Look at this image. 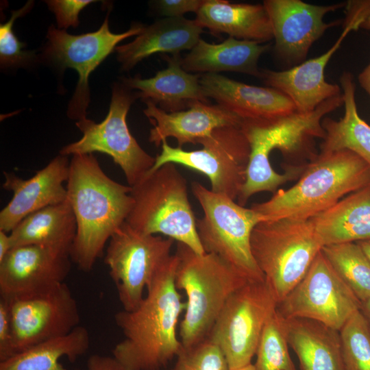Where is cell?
Segmentation results:
<instances>
[{
    "instance_id": "obj_1",
    "label": "cell",
    "mask_w": 370,
    "mask_h": 370,
    "mask_svg": "<svg viewBox=\"0 0 370 370\" xmlns=\"http://www.w3.org/2000/svg\"><path fill=\"white\" fill-rule=\"evenodd\" d=\"M177 264V255H171L156 272L138 307L116 313L123 339L112 355L123 370H161L183 349L177 327L186 301L175 286Z\"/></svg>"
},
{
    "instance_id": "obj_2",
    "label": "cell",
    "mask_w": 370,
    "mask_h": 370,
    "mask_svg": "<svg viewBox=\"0 0 370 370\" xmlns=\"http://www.w3.org/2000/svg\"><path fill=\"white\" fill-rule=\"evenodd\" d=\"M66 188L77 224L71 258L79 270L89 272L127 220L134 203L132 186L108 177L88 153L72 156Z\"/></svg>"
},
{
    "instance_id": "obj_3",
    "label": "cell",
    "mask_w": 370,
    "mask_h": 370,
    "mask_svg": "<svg viewBox=\"0 0 370 370\" xmlns=\"http://www.w3.org/2000/svg\"><path fill=\"white\" fill-rule=\"evenodd\" d=\"M343 94L323 102L308 112L292 114L266 120H243L242 127L248 140L250 154L246 180L239 199L247 203L254 194L268 191L275 193L280 186L296 179L295 173L286 169L278 173L270 164L269 155L279 149L288 165L305 164L318 153L315 139H323L324 116L343 105Z\"/></svg>"
},
{
    "instance_id": "obj_4",
    "label": "cell",
    "mask_w": 370,
    "mask_h": 370,
    "mask_svg": "<svg viewBox=\"0 0 370 370\" xmlns=\"http://www.w3.org/2000/svg\"><path fill=\"white\" fill-rule=\"evenodd\" d=\"M369 184L370 165L356 153L348 150L318 153L294 186L278 190L271 199L251 208L268 220H308Z\"/></svg>"
},
{
    "instance_id": "obj_5",
    "label": "cell",
    "mask_w": 370,
    "mask_h": 370,
    "mask_svg": "<svg viewBox=\"0 0 370 370\" xmlns=\"http://www.w3.org/2000/svg\"><path fill=\"white\" fill-rule=\"evenodd\" d=\"M175 254V286L187 297L179 334L183 347L189 348L208 338L229 297L249 280L214 254H199L177 243Z\"/></svg>"
},
{
    "instance_id": "obj_6",
    "label": "cell",
    "mask_w": 370,
    "mask_h": 370,
    "mask_svg": "<svg viewBox=\"0 0 370 370\" xmlns=\"http://www.w3.org/2000/svg\"><path fill=\"white\" fill-rule=\"evenodd\" d=\"M134 203L126 222L145 234H161L183 243L195 252L205 251L200 242L187 193L186 179L174 163L148 172L132 186Z\"/></svg>"
},
{
    "instance_id": "obj_7",
    "label": "cell",
    "mask_w": 370,
    "mask_h": 370,
    "mask_svg": "<svg viewBox=\"0 0 370 370\" xmlns=\"http://www.w3.org/2000/svg\"><path fill=\"white\" fill-rule=\"evenodd\" d=\"M323 247L309 220L262 221L251 236L254 258L278 304L304 277Z\"/></svg>"
},
{
    "instance_id": "obj_8",
    "label": "cell",
    "mask_w": 370,
    "mask_h": 370,
    "mask_svg": "<svg viewBox=\"0 0 370 370\" xmlns=\"http://www.w3.org/2000/svg\"><path fill=\"white\" fill-rule=\"evenodd\" d=\"M191 189L204 211L196 223L205 252L220 256L249 281H265L251 252V236L258 223L268 219L197 182Z\"/></svg>"
},
{
    "instance_id": "obj_9",
    "label": "cell",
    "mask_w": 370,
    "mask_h": 370,
    "mask_svg": "<svg viewBox=\"0 0 370 370\" xmlns=\"http://www.w3.org/2000/svg\"><path fill=\"white\" fill-rule=\"evenodd\" d=\"M124 84L112 87L108 113L101 123L87 118L76 122L82 133L77 141L63 147L60 154L69 156L100 152L110 156L124 173L127 184L133 186L153 167L156 158L138 143L128 128L126 117L137 98Z\"/></svg>"
},
{
    "instance_id": "obj_10",
    "label": "cell",
    "mask_w": 370,
    "mask_h": 370,
    "mask_svg": "<svg viewBox=\"0 0 370 370\" xmlns=\"http://www.w3.org/2000/svg\"><path fill=\"white\" fill-rule=\"evenodd\" d=\"M277 306L265 281H249L229 297L207 338L220 349L229 370L251 363Z\"/></svg>"
},
{
    "instance_id": "obj_11",
    "label": "cell",
    "mask_w": 370,
    "mask_h": 370,
    "mask_svg": "<svg viewBox=\"0 0 370 370\" xmlns=\"http://www.w3.org/2000/svg\"><path fill=\"white\" fill-rule=\"evenodd\" d=\"M198 143L202 145L201 149L185 151L163 141L162 151L148 172L166 163L180 164L206 175L212 192L237 199L246 180L250 154L242 123L217 128Z\"/></svg>"
},
{
    "instance_id": "obj_12",
    "label": "cell",
    "mask_w": 370,
    "mask_h": 370,
    "mask_svg": "<svg viewBox=\"0 0 370 370\" xmlns=\"http://www.w3.org/2000/svg\"><path fill=\"white\" fill-rule=\"evenodd\" d=\"M174 240L145 234L126 221L112 234L106 248L104 262L114 282L123 310L138 307L144 289L170 258Z\"/></svg>"
},
{
    "instance_id": "obj_13",
    "label": "cell",
    "mask_w": 370,
    "mask_h": 370,
    "mask_svg": "<svg viewBox=\"0 0 370 370\" xmlns=\"http://www.w3.org/2000/svg\"><path fill=\"white\" fill-rule=\"evenodd\" d=\"M144 27L145 25L138 23L132 25L123 33H112L109 28L108 15L99 29L93 32L72 35L65 29L56 28L53 25L49 27L43 59L62 70L73 69L79 75L68 106L69 118L77 121L86 119L90 101L89 75L116 49L119 42L137 36Z\"/></svg>"
},
{
    "instance_id": "obj_14",
    "label": "cell",
    "mask_w": 370,
    "mask_h": 370,
    "mask_svg": "<svg viewBox=\"0 0 370 370\" xmlns=\"http://www.w3.org/2000/svg\"><path fill=\"white\" fill-rule=\"evenodd\" d=\"M360 308V301L321 250L304 277L277 306V311L284 319H308L338 331Z\"/></svg>"
},
{
    "instance_id": "obj_15",
    "label": "cell",
    "mask_w": 370,
    "mask_h": 370,
    "mask_svg": "<svg viewBox=\"0 0 370 370\" xmlns=\"http://www.w3.org/2000/svg\"><path fill=\"white\" fill-rule=\"evenodd\" d=\"M3 298L8 303L15 354L79 325L77 304L65 282L42 292Z\"/></svg>"
},
{
    "instance_id": "obj_16",
    "label": "cell",
    "mask_w": 370,
    "mask_h": 370,
    "mask_svg": "<svg viewBox=\"0 0 370 370\" xmlns=\"http://www.w3.org/2000/svg\"><path fill=\"white\" fill-rule=\"evenodd\" d=\"M346 8L344 29L334 44L324 53L288 70L261 71L260 77L264 82L286 95L297 112L312 111L328 99L342 95L338 85L325 81V69L348 34L360 28L370 13V5L367 1H349Z\"/></svg>"
},
{
    "instance_id": "obj_17",
    "label": "cell",
    "mask_w": 370,
    "mask_h": 370,
    "mask_svg": "<svg viewBox=\"0 0 370 370\" xmlns=\"http://www.w3.org/2000/svg\"><path fill=\"white\" fill-rule=\"evenodd\" d=\"M262 4L270 18L275 51L291 63L303 61L312 45L328 29L340 23V21L327 23L323 18L345 5H317L301 0H265Z\"/></svg>"
},
{
    "instance_id": "obj_18",
    "label": "cell",
    "mask_w": 370,
    "mask_h": 370,
    "mask_svg": "<svg viewBox=\"0 0 370 370\" xmlns=\"http://www.w3.org/2000/svg\"><path fill=\"white\" fill-rule=\"evenodd\" d=\"M71 256L35 245L12 248L0 261V295L9 298L45 291L64 282Z\"/></svg>"
},
{
    "instance_id": "obj_19",
    "label": "cell",
    "mask_w": 370,
    "mask_h": 370,
    "mask_svg": "<svg viewBox=\"0 0 370 370\" xmlns=\"http://www.w3.org/2000/svg\"><path fill=\"white\" fill-rule=\"evenodd\" d=\"M69 166L68 156L59 153L28 179L4 171L2 187L12 192L13 196L0 212V231L11 232L29 214L66 201L67 191L64 183L69 178Z\"/></svg>"
},
{
    "instance_id": "obj_20",
    "label": "cell",
    "mask_w": 370,
    "mask_h": 370,
    "mask_svg": "<svg viewBox=\"0 0 370 370\" xmlns=\"http://www.w3.org/2000/svg\"><path fill=\"white\" fill-rule=\"evenodd\" d=\"M143 110L153 127L150 130L149 140L159 147L169 137L175 138L177 147L198 142L209 136L217 128L238 125L243 120L224 107L197 101L184 110L167 112L151 101H145Z\"/></svg>"
},
{
    "instance_id": "obj_21",
    "label": "cell",
    "mask_w": 370,
    "mask_h": 370,
    "mask_svg": "<svg viewBox=\"0 0 370 370\" xmlns=\"http://www.w3.org/2000/svg\"><path fill=\"white\" fill-rule=\"evenodd\" d=\"M208 98L236 114L242 120H266L297 111L284 93L271 87L249 85L218 73L200 75Z\"/></svg>"
},
{
    "instance_id": "obj_22",
    "label": "cell",
    "mask_w": 370,
    "mask_h": 370,
    "mask_svg": "<svg viewBox=\"0 0 370 370\" xmlns=\"http://www.w3.org/2000/svg\"><path fill=\"white\" fill-rule=\"evenodd\" d=\"M180 55L167 58L168 66L151 78L140 77L123 78V84L137 89V98L151 101L167 112H173L189 108L194 103H209L208 98L200 84V75L186 71Z\"/></svg>"
},
{
    "instance_id": "obj_23",
    "label": "cell",
    "mask_w": 370,
    "mask_h": 370,
    "mask_svg": "<svg viewBox=\"0 0 370 370\" xmlns=\"http://www.w3.org/2000/svg\"><path fill=\"white\" fill-rule=\"evenodd\" d=\"M203 29L195 20L184 17H166L156 21L145 26L133 41L117 46V60L123 71H129L154 53L178 55L183 50L194 47Z\"/></svg>"
},
{
    "instance_id": "obj_24",
    "label": "cell",
    "mask_w": 370,
    "mask_h": 370,
    "mask_svg": "<svg viewBox=\"0 0 370 370\" xmlns=\"http://www.w3.org/2000/svg\"><path fill=\"white\" fill-rule=\"evenodd\" d=\"M195 20L214 34L225 33L236 39L261 43L273 38L270 18L263 4L204 0Z\"/></svg>"
},
{
    "instance_id": "obj_25",
    "label": "cell",
    "mask_w": 370,
    "mask_h": 370,
    "mask_svg": "<svg viewBox=\"0 0 370 370\" xmlns=\"http://www.w3.org/2000/svg\"><path fill=\"white\" fill-rule=\"evenodd\" d=\"M270 45L229 37L219 44L200 38L190 51L182 58L183 69L190 73H217L238 72L261 77L258 61Z\"/></svg>"
},
{
    "instance_id": "obj_26",
    "label": "cell",
    "mask_w": 370,
    "mask_h": 370,
    "mask_svg": "<svg viewBox=\"0 0 370 370\" xmlns=\"http://www.w3.org/2000/svg\"><path fill=\"white\" fill-rule=\"evenodd\" d=\"M283 319L299 370H344L339 331L308 319Z\"/></svg>"
},
{
    "instance_id": "obj_27",
    "label": "cell",
    "mask_w": 370,
    "mask_h": 370,
    "mask_svg": "<svg viewBox=\"0 0 370 370\" xmlns=\"http://www.w3.org/2000/svg\"><path fill=\"white\" fill-rule=\"evenodd\" d=\"M308 220L323 246L370 239V184Z\"/></svg>"
},
{
    "instance_id": "obj_28",
    "label": "cell",
    "mask_w": 370,
    "mask_h": 370,
    "mask_svg": "<svg viewBox=\"0 0 370 370\" xmlns=\"http://www.w3.org/2000/svg\"><path fill=\"white\" fill-rule=\"evenodd\" d=\"M77 224L68 199L38 210L10 232L12 248L35 245L71 256Z\"/></svg>"
},
{
    "instance_id": "obj_29",
    "label": "cell",
    "mask_w": 370,
    "mask_h": 370,
    "mask_svg": "<svg viewBox=\"0 0 370 370\" xmlns=\"http://www.w3.org/2000/svg\"><path fill=\"white\" fill-rule=\"evenodd\" d=\"M340 84L345 114L338 121L328 117L323 119L321 124L325 135L320 145L319 153L348 150L370 165V125L359 116L353 75L344 72L340 77Z\"/></svg>"
},
{
    "instance_id": "obj_30",
    "label": "cell",
    "mask_w": 370,
    "mask_h": 370,
    "mask_svg": "<svg viewBox=\"0 0 370 370\" xmlns=\"http://www.w3.org/2000/svg\"><path fill=\"white\" fill-rule=\"evenodd\" d=\"M90 346L88 330L82 325L64 336L51 338L0 362V370H67L60 362L66 356L74 362Z\"/></svg>"
},
{
    "instance_id": "obj_31",
    "label": "cell",
    "mask_w": 370,
    "mask_h": 370,
    "mask_svg": "<svg viewBox=\"0 0 370 370\" xmlns=\"http://www.w3.org/2000/svg\"><path fill=\"white\" fill-rule=\"evenodd\" d=\"M321 252L360 302L370 297V260L356 243L324 245Z\"/></svg>"
},
{
    "instance_id": "obj_32",
    "label": "cell",
    "mask_w": 370,
    "mask_h": 370,
    "mask_svg": "<svg viewBox=\"0 0 370 370\" xmlns=\"http://www.w3.org/2000/svg\"><path fill=\"white\" fill-rule=\"evenodd\" d=\"M283 321L276 309L267 321L256 353V370H296L289 354Z\"/></svg>"
},
{
    "instance_id": "obj_33",
    "label": "cell",
    "mask_w": 370,
    "mask_h": 370,
    "mask_svg": "<svg viewBox=\"0 0 370 370\" xmlns=\"http://www.w3.org/2000/svg\"><path fill=\"white\" fill-rule=\"evenodd\" d=\"M344 370H370V330L360 310L339 331Z\"/></svg>"
},
{
    "instance_id": "obj_34",
    "label": "cell",
    "mask_w": 370,
    "mask_h": 370,
    "mask_svg": "<svg viewBox=\"0 0 370 370\" xmlns=\"http://www.w3.org/2000/svg\"><path fill=\"white\" fill-rule=\"evenodd\" d=\"M34 1H29L21 8L12 11V16L0 25V63L1 68L24 66L36 60L33 51H24V42H21L14 33V21L27 13L33 7Z\"/></svg>"
},
{
    "instance_id": "obj_35",
    "label": "cell",
    "mask_w": 370,
    "mask_h": 370,
    "mask_svg": "<svg viewBox=\"0 0 370 370\" xmlns=\"http://www.w3.org/2000/svg\"><path fill=\"white\" fill-rule=\"evenodd\" d=\"M172 370H229V368L220 349L206 338L193 347H183Z\"/></svg>"
},
{
    "instance_id": "obj_36",
    "label": "cell",
    "mask_w": 370,
    "mask_h": 370,
    "mask_svg": "<svg viewBox=\"0 0 370 370\" xmlns=\"http://www.w3.org/2000/svg\"><path fill=\"white\" fill-rule=\"evenodd\" d=\"M56 16L58 29L76 27L79 24V14L91 0H49L45 1Z\"/></svg>"
},
{
    "instance_id": "obj_37",
    "label": "cell",
    "mask_w": 370,
    "mask_h": 370,
    "mask_svg": "<svg viewBox=\"0 0 370 370\" xmlns=\"http://www.w3.org/2000/svg\"><path fill=\"white\" fill-rule=\"evenodd\" d=\"M15 355L10 310L6 299L0 298V362Z\"/></svg>"
},
{
    "instance_id": "obj_38",
    "label": "cell",
    "mask_w": 370,
    "mask_h": 370,
    "mask_svg": "<svg viewBox=\"0 0 370 370\" xmlns=\"http://www.w3.org/2000/svg\"><path fill=\"white\" fill-rule=\"evenodd\" d=\"M204 0H160L155 1L158 12L166 18H180L188 12H197Z\"/></svg>"
},
{
    "instance_id": "obj_39",
    "label": "cell",
    "mask_w": 370,
    "mask_h": 370,
    "mask_svg": "<svg viewBox=\"0 0 370 370\" xmlns=\"http://www.w3.org/2000/svg\"><path fill=\"white\" fill-rule=\"evenodd\" d=\"M87 370H123L112 356L93 354L87 361Z\"/></svg>"
},
{
    "instance_id": "obj_40",
    "label": "cell",
    "mask_w": 370,
    "mask_h": 370,
    "mask_svg": "<svg viewBox=\"0 0 370 370\" xmlns=\"http://www.w3.org/2000/svg\"><path fill=\"white\" fill-rule=\"evenodd\" d=\"M12 249L10 234L0 231V261H1Z\"/></svg>"
},
{
    "instance_id": "obj_41",
    "label": "cell",
    "mask_w": 370,
    "mask_h": 370,
    "mask_svg": "<svg viewBox=\"0 0 370 370\" xmlns=\"http://www.w3.org/2000/svg\"><path fill=\"white\" fill-rule=\"evenodd\" d=\"M358 82L370 97V62L359 74Z\"/></svg>"
},
{
    "instance_id": "obj_42",
    "label": "cell",
    "mask_w": 370,
    "mask_h": 370,
    "mask_svg": "<svg viewBox=\"0 0 370 370\" xmlns=\"http://www.w3.org/2000/svg\"><path fill=\"white\" fill-rule=\"evenodd\" d=\"M360 311L364 315L370 330V297L361 302Z\"/></svg>"
},
{
    "instance_id": "obj_43",
    "label": "cell",
    "mask_w": 370,
    "mask_h": 370,
    "mask_svg": "<svg viewBox=\"0 0 370 370\" xmlns=\"http://www.w3.org/2000/svg\"><path fill=\"white\" fill-rule=\"evenodd\" d=\"M356 243L361 247L370 260V239L358 241Z\"/></svg>"
},
{
    "instance_id": "obj_44",
    "label": "cell",
    "mask_w": 370,
    "mask_h": 370,
    "mask_svg": "<svg viewBox=\"0 0 370 370\" xmlns=\"http://www.w3.org/2000/svg\"><path fill=\"white\" fill-rule=\"evenodd\" d=\"M360 28L370 30V14L368 17L365 19L364 23L361 25Z\"/></svg>"
},
{
    "instance_id": "obj_45",
    "label": "cell",
    "mask_w": 370,
    "mask_h": 370,
    "mask_svg": "<svg viewBox=\"0 0 370 370\" xmlns=\"http://www.w3.org/2000/svg\"><path fill=\"white\" fill-rule=\"evenodd\" d=\"M237 370H256V367H255V365H253L252 363L244 367H242L239 369H237Z\"/></svg>"
}]
</instances>
